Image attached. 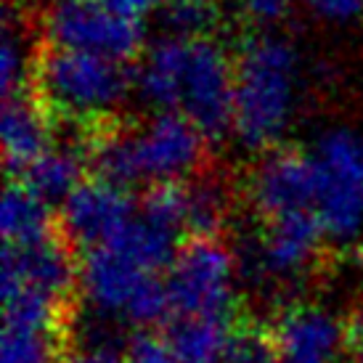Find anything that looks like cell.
I'll return each instance as SVG.
<instances>
[{
	"label": "cell",
	"mask_w": 363,
	"mask_h": 363,
	"mask_svg": "<svg viewBox=\"0 0 363 363\" xmlns=\"http://www.w3.org/2000/svg\"><path fill=\"white\" fill-rule=\"evenodd\" d=\"M130 85L135 72L125 61L61 48L40 38L27 88L48 111L53 128L64 125L80 133L117 117Z\"/></svg>",
	"instance_id": "1"
},
{
	"label": "cell",
	"mask_w": 363,
	"mask_h": 363,
	"mask_svg": "<svg viewBox=\"0 0 363 363\" xmlns=\"http://www.w3.org/2000/svg\"><path fill=\"white\" fill-rule=\"evenodd\" d=\"M297 82V53L286 40L255 35L236 53L233 133L252 152L279 146L289 125Z\"/></svg>",
	"instance_id": "2"
},
{
	"label": "cell",
	"mask_w": 363,
	"mask_h": 363,
	"mask_svg": "<svg viewBox=\"0 0 363 363\" xmlns=\"http://www.w3.org/2000/svg\"><path fill=\"white\" fill-rule=\"evenodd\" d=\"M236 59L215 38H183L172 111H181L212 141L233 128Z\"/></svg>",
	"instance_id": "3"
},
{
	"label": "cell",
	"mask_w": 363,
	"mask_h": 363,
	"mask_svg": "<svg viewBox=\"0 0 363 363\" xmlns=\"http://www.w3.org/2000/svg\"><path fill=\"white\" fill-rule=\"evenodd\" d=\"M170 315H223L239 313L236 262L223 236H189L167 268Z\"/></svg>",
	"instance_id": "4"
},
{
	"label": "cell",
	"mask_w": 363,
	"mask_h": 363,
	"mask_svg": "<svg viewBox=\"0 0 363 363\" xmlns=\"http://www.w3.org/2000/svg\"><path fill=\"white\" fill-rule=\"evenodd\" d=\"M313 160L323 231L337 244L353 242L363 231V138L347 128L323 133Z\"/></svg>",
	"instance_id": "5"
},
{
	"label": "cell",
	"mask_w": 363,
	"mask_h": 363,
	"mask_svg": "<svg viewBox=\"0 0 363 363\" xmlns=\"http://www.w3.org/2000/svg\"><path fill=\"white\" fill-rule=\"evenodd\" d=\"M43 27L45 40L61 48L125 64L143 56V24L109 11L101 0H59L48 11Z\"/></svg>",
	"instance_id": "6"
},
{
	"label": "cell",
	"mask_w": 363,
	"mask_h": 363,
	"mask_svg": "<svg viewBox=\"0 0 363 363\" xmlns=\"http://www.w3.org/2000/svg\"><path fill=\"white\" fill-rule=\"evenodd\" d=\"M141 183L186 181L210 167V138L181 111H160L135 125Z\"/></svg>",
	"instance_id": "7"
},
{
	"label": "cell",
	"mask_w": 363,
	"mask_h": 363,
	"mask_svg": "<svg viewBox=\"0 0 363 363\" xmlns=\"http://www.w3.org/2000/svg\"><path fill=\"white\" fill-rule=\"evenodd\" d=\"M80 252L59 228L30 244H6L3 250V289L24 286L61 305L77 308Z\"/></svg>",
	"instance_id": "8"
},
{
	"label": "cell",
	"mask_w": 363,
	"mask_h": 363,
	"mask_svg": "<svg viewBox=\"0 0 363 363\" xmlns=\"http://www.w3.org/2000/svg\"><path fill=\"white\" fill-rule=\"evenodd\" d=\"M244 196L257 223L289 212L315 210L318 170L313 154L292 146H276L265 152L247 178Z\"/></svg>",
	"instance_id": "9"
},
{
	"label": "cell",
	"mask_w": 363,
	"mask_h": 363,
	"mask_svg": "<svg viewBox=\"0 0 363 363\" xmlns=\"http://www.w3.org/2000/svg\"><path fill=\"white\" fill-rule=\"evenodd\" d=\"M257 225V262L265 276L281 281H300L321 271V260L326 255L323 239L329 236L315 210L279 215Z\"/></svg>",
	"instance_id": "10"
},
{
	"label": "cell",
	"mask_w": 363,
	"mask_h": 363,
	"mask_svg": "<svg viewBox=\"0 0 363 363\" xmlns=\"http://www.w3.org/2000/svg\"><path fill=\"white\" fill-rule=\"evenodd\" d=\"M135 212L138 202H133L128 189L99 178H85L61 204L59 223L61 231L82 255L117 239L133 223Z\"/></svg>",
	"instance_id": "11"
},
{
	"label": "cell",
	"mask_w": 363,
	"mask_h": 363,
	"mask_svg": "<svg viewBox=\"0 0 363 363\" xmlns=\"http://www.w3.org/2000/svg\"><path fill=\"white\" fill-rule=\"evenodd\" d=\"M281 363H342L347 345L345 318L313 300H292L273 318Z\"/></svg>",
	"instance_id": "12"
},
{
	"label": "cell",
	"mask_w": 363,
	"mask_h": 363,
	"mask_svg": "<svg viewBox=\"0 0 363 363\" xmlns=\"http://www.w3.org/2000/svg\"><path fill=\"white\" fill-rule=\"evenodd\" d=\"M80 284L82 294L91 300L99 311L104 313H120L125 315L130 300L143 284L149 281L152 273L143 268L138 260H133L128 252H122L114 244H104L96 250L80 255Z\"/></svg>",
	"instance_id": "13"
},
{
	"label": "cell",
	"mask_w": 363,
	"mask_h": 363,
	"mask_svg": "<svg viewBox=\"0 0 363 363\" xmlns=\"http://www.w3.org/2000/svg\"><path fill=\"white\" fill-rule=\"evenodd\" d=\"M53 122L30 88L3 99V154L9 178H16L53 146Z\"/></svg>",
	"instance_id": "14"
},
{
	"label": "cell",
	"mask_w": 363,
	"mask_h": 363,
	"mask_svg": "<svg viewBox=\"0 0 363 363\" xmlns=\"http://www.w3.org/2000/svg\"><path fill=\"white\" fill-rule=\"evenodd\" d=\"M186 196V239L189 236H223L233 210V186L220 172L204 167L183 181Z\"/></svg>",
	"instance_id": "15"
},
{
	"label": "cell",
	"mask_w": 363,
	"mask_h": 363,
	"mask_svg": "<svg viewBox=\"0 0 363 363\" xmlns=\"http://www.w3.org/2000/svg\"><path fill=\"white\" fill-rule=\"evenodd\" d=\"M85 178H91V172L77 143L67 149L51 146L40 160H35L21 175H16V181L24 183L35 196H40L51 207H61Z\"/></svg>",
	"instance_id": "16"
},
{
	"label": "cell",
	"mask_w": 363,
	"mask_h": 363,
	"mask_svg": "<svg viewBox=\"0 0 363 363\" xmlns=\"http://www.w3.org/2000/svg\"><path fill=\"white\" fill-rule=\"evenodd\" d=\"M233 318H223V315H170L162 323V334L172 347V353L181 358V363H215L220 358L223 347H225Z\"/></svg>",
	"instance_id": "17"
},
{
	"label": "cell",
	"mask_w": 363,
	"mask_h": 363,
	"mask_svg": "<svg viewBox=\"0 0 363 363\" xmlns=\"http://www.w3.org/2000/svg\"><path fill=\"white\" fill-rule=\"evenodd\" d=\"M59 228V215L45 204L40 196L16 178H9V189L3 196V242L6 244H30L48 236Z\"/></svg>",
	"instance_id": "18"
},
{
	"label": "cell",
	"mask_w": 363,
	"mask_h": 363,
	"mask_svg": "<svg viewBox=\"0 0 363 363\" xmlns=\"http://www.w3.org/2000/svg\"><path fill=\"white\" fill-rule=\"evenodd\" d=\"M215 363H281L273 323L242 311L233 318L225 347Z\"/></svg>",
	"instance_id": "19"
},
{
	"label": "cell",
	"mask_w": 363,
	"mask_h": 363,
	"mask_svg": "<svg viewBox=\"0 0 363 363\" xmlns=\"http://www.w3.org/2000/svg\"><path fill=\"white\" fill-rule=\"evenodd\" d=\"M160 21L170 38H212L220 13L215 3L164 0L160 6Z\"/></svg>",
	"instance_id": "20"
},
{
	"label": "cell",
	"mask_w": 363,
	"mask_h": 363,
	"mask_svg": "<svg viewBox=\"0 0 363 363\" xmlns=\"http://www.w3.org/2000/svg\"><path fill=\"white\" fill-rule=\"evenodd\" d=\"M125 361L128 363H181L172 353L164 334L152 329H135L125 345Z\"/></svg>",
	"instance_id": "21"
},
{
	"label": "cell",
	"mask_w": 363,
	"mask_h": 363,
	"mask_svg": "<svg viewBox=\"0 0 363 363\" xmlns=\"http://www.w3.org/2000/svg\"><path fill=\"white\" fill-rule=\"evenodd\" d=\"M244 16L255 24H271V21H281L289 9L292 0H239Z\"/></svg>",
	"instance_id": "22"
},
{
	"label": "cell",
	"mask_w": 363,
	"mask_h": 363,
	"mask_svg": "<svg viewBox=\"0 0 363 363\" xmlns=\"http://www.w3.org/2000/svg\"><path fill=\"white\" fill-rule=\"evenodd\" d=\"M313 11L329 21H353L363 13V0H311Z\"/></svg>",
	"instance_id": "23"
},
{
	"label": "cell",
	"mask_w": 363,
	"mask_h": 363,
	"mask_svg": "<svg viewBox=\"0 0 363 363\" xmlns=\"http://www.w3.org/2000/svg\"><path fill=\"white\" fill-rule=\"evenodd\" d=\"M101 3L109 11H114V13H120V16L133 21H143L160 6V0H101Z\"/></svg>",
	"instance_id": "24"
},
{
	"label": "cell",
	"mask_w": 363,
	"mask_h": 363,
	"mask_svg": "<svg viewBox=\"0 0 363 363\" xmlns=\"http://www.w3.org/2000/svg\"><path fill=\"white\" fill-rule=\"evenodd\" d=\"M345 326H347V345H350V353L363 355V300L355 305L353 311L347 313Z\"/></svg>",
	"instance_id": "25"
},
{
	"label": "cell",
	"mask_w": 363,
	"mask_h": 363,
	"mask_svg": "<svg viewBox=\"0 0 363 363\" xmlns=\"http://www.w3.org/2000/svg\"><path fill=\"white\" fill-rule=\"evenodd\" d=\"M74 363H128L125 361V353H117L114 347H106V345H99L88 353H82L74 358Z\"/></svg>",
	"instance_id": "26"
},
{
	"label": "cell",
	"mask_w": 363,
	"mask_h": 363,
	"mask_svg": "<svg viewBox=\"0 0 363 363\" xmlns=\"http://www.w3.org/2000/svg\"><path fill=\"white\" fill-rule=\"evenodd\" d=\"M194 3H218V0H194Z\"/></svg>",
	"instance_id": "27"
},
{
	"label": "cell",
	"mask_w": 363,
	"mask_h": 363,
	"mask_svg": "<svg viewBox=\"0 0 363 363\" xmlns=\"http://www.w3.org/2000/svg\"><path fill=\"white\" fill-rule=\"evenodd\" d=\"M353 363H363V355H355V361Z\"/></svg>",
	"instance_id": "28"
},
{
	"label": "cell",
	"mask_w": 363,
	"mask_h": 363,
	"mask_svg": "<svg viewBox=\"0 0 363 363\" xmlns=\"http://www.w3.org/2000/svg\"><path fill=\"white\" fill-rule=\"evenodd\" d=\"M361 262H363V252H361Z\"/></svg>",
	"instance_id": "29"
}]
</instances>
